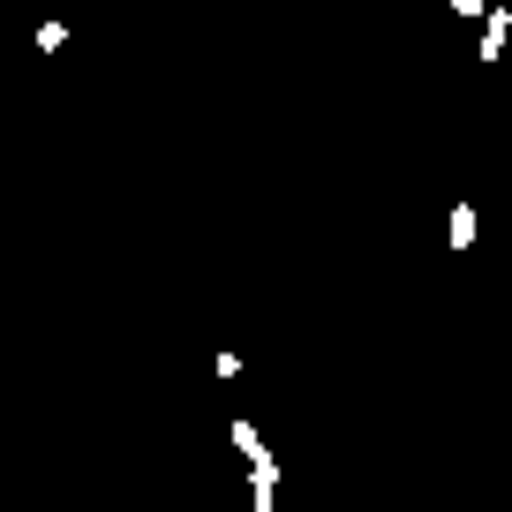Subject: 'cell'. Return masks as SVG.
<instances>
[{
	"label": "cell",
	"mask_w": 512,
	"mask_h": 512,
	"mask_svg": "<svg viewBox=\"0 0 512 512\" xmlns=\"http://www.w3.org/2000/svg\"><path fill=\"white\" fill-rule=\"evenodd\" d=\"M505 38H512V8H490V16H482V38H475V61L497 68L505 61Z\"/></svg>",
	"instance_id": "cell-1"
},
{
	"label": "cell",
	"mask_w": 512,
	"mask_h": 512,
	"mask_svg": "<svg viewBox=\"0 0 512 512\" xmlns=\"http://www.w3.org/2000/svg\"><path fill=\"white\" fill-rule=\"evenodd\" d=\"M249 512H279V460L249 467Z\"/></svg>",
	"instance_id": "cell-2"
},
{
	"label": "cell",
	"mask_w": 512,
	"mask_h": 512,
	"mask_svg": "<svg viewBox=\"0 0 512 512\" xmlns=\"http://www.w3.org/2000/svg\"><path fill=\"white\" fill-rule=\"evenodd\" d=\"M475 234H482V211H475V204H452V219H445L452 256H467V249H475Z\"/></svg>",
	"instance_id": "cell-3"
},
{
	"label": "cell",
	"mask_w": 512,
	"mask_h": 512,
	"mask_svg": "<svg viewBox=\"0 0 512 512\" xmlns=\"http://www.w3.org/2000/svg\"><path fill=\"white\" fill-rule=\"evenodd\" d=\"M234 445H241V460H249V467H256V460H272V445H264V430H256L249 415H234Z\"/></svg>",
	"instance_id": "cell-4"
},
{
	"label": "cell",
	"mask_w": 512,
	"mask_h": 512,
	"mask_svg": "<svg viewBox=\"0 0 512 512\" xmlns=\"http://www.w3.org/2000/svg\"><path fill=\"white\" fill-rule=\"evenodd\" d=\"M68 46V23H38V53H61Z\"/></svg>",
	"instance_id": "cell-5"
},
{
	"label": "cell",
	"mask_w": 512,
	"mask_h": 512,
	"mask_svg": "<svg viewBox=\"0 0 512 512\" xmlns=\"http://www.w3.org/2000/svg\"><path fill=\"white\" fill-rule=\"evenodd\" d=\"M445 8H452V16H467V23H482V16H490V0H445Z\"/></svg>",
	"instance_id": "cell-6"
}]
</instances>
